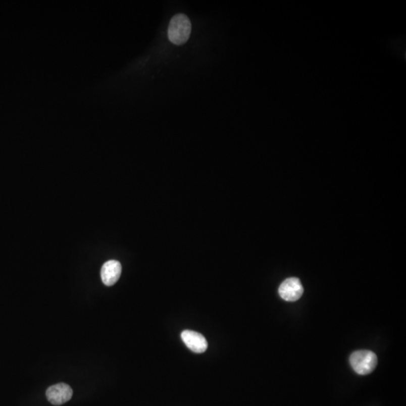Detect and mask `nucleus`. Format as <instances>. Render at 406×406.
Masks as SVG:
<instances>
[{
    "label": "nucleus",
    "instance_id": "f257e3e1",
    "mask_svg": "<svg viewBox=\"0 0 406 406\" xmlns=\"http://www.w3.org/2000/svg\"><path fill=\"white\" fill-rule=\"evenodd\" d=\"M191 33V23L183 14L175 15L171 19L168 29L169 41L176 45L187 42Z\"/></svg>",
    "mask_w": 406,
    "mask_h": 406
},
{
    "label": "nucleus",
    "instance_id": "f03ea898",
    "mask_svg": "<svg viewBox=\"0 0 406 406\" xmlns=\"http://www.w3.org/2000/svg\"><path fill=\"white\" fill-rule=\"evenodd\" d=\"M350 364L357 373L368 375L376 368L378 358L376 354L370 350H358L350 355Z\"/></svg>",
    "mask_w": 406,
    "mask_h": 406
},
{
    "label": "nucleus",
    "instance_id": "7ed1b4c3",
    "mask_svg": "<svg viewBox=\"0 0 406 406\" xmlns=\"http://www.w3.org/2000/svg\"><path fill=\"white\" fill-rule=\"evenodd\" d=\"M303 291L300 281L296 278H287L281 283L278 289L280 296L288 302H295L300 299Z\"/></svg>",
    "mask_w": 406,
    "mask_h": 406
},
{
    "label": "nucleus",
    "instance_id": "20e7f679",
    "mask_svg": "<svg viewBox=\"0 0 406 406\" xmlns=\"http://www.w3.org/2000/svg\"><path fill=\"white\" fill-rule=\"evenodd\" d=\"M73 391L70 386L64 383L50 386L47 391L46 396L47 400L55 405H61L70 400Z\"/></svg>",
    "mask_w": 406,
    "mask_h": 406
},
{
    "label": "nucleus",
    "instance_id": "39448f33",
    "mask_svg": "<svg viewBox=\"0 0 406 406\" xmlns=\"http://www.w3.org/2000/svg\"><path fill=\"white\" fill-rule=\"evenodd\" d=\"M181 339L190 350L194 353H202L208 348L206 338L200 333L192 330H184L181 333Z\"/></svg>",
    "mask_w": 406,
    "mask_h": 406
},
{
    "label": "nucleus",
    "instance_id": "423d86ee",
    "mask_svg": "<svg viewBox=\"0 0 406 406\" xmlns=\"http://www.w3.org/2000/svg\"><path fill=\"white\" fill-rule=\"evenodd\" d=\"M121 264L117 261H109L103 264L101 270V278L106 286L115 284L121 276Z\"/></svg>",
    "mask_w": 406,
    "mask_h": 406
}]
</instances>
